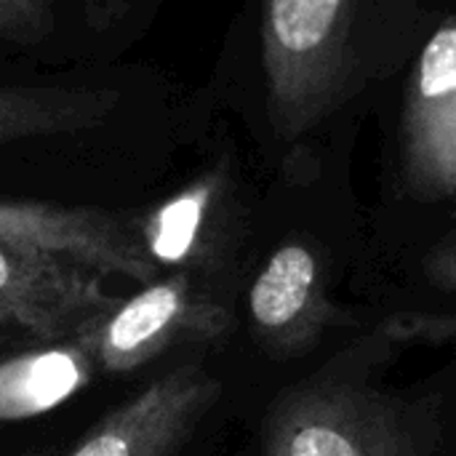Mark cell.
<instances>
[{
    "instance_id": "6da1fadb",
    "label": "cell",
    "mask_w": 456,
    "mask_h": 456,
    "mask_svg": "<svg viewBox=\"0 0 456 456\" xmlns=\"http://www.w3.org/2000/svg\"><path fill=\"white\" fill-rule=\"evenodd\" d=\"M139 219L45 200L0 198V329L40 342L77 337L120 297L107 278H158Z\"/></svg>"
},
{
    "instance_id": "7a4b0ae2",
    "label": "cell",
    "mask_w": 456,
    "mask_h": 456,
    "mask_svg": "<svg viewBox=\"0 0 456 456\" xmlns=\"http://www.w3.org/2000/svg\"><path fill=\"white\" fill-rule=\"evenodd\" d=\"M436 414L382 390L321 377L267 411L256 456H430Z\"/></svg>"
},
{
    "instance_id": "3957f363",
    "label": "cell",
    "mask_w": 456,
    "mask_h": 456,
    "mask_svg": "<svg viewBox=\"0 0 456 456\" xmlns=\"http://www.w3.org/2000/svg\"><path fill=\"white\" fill-rule=\"evenodd\" d=\"M358 0H265L262 64L281 136L313 128L334 104Z\"/></svg>"
},
{
    "instance_id": "277c9868",
    "label": "cell",
    "mask_w": 456,
    "mask_h": 456,
    "mask_svg": "<svg viewBox=\"0 0 456 456\" xmlns=\"http://www.w3.org/2000/svg\"><path fill=\"white\" fill-rule=\"evenodd\" d=\"M230 329V313L200 294L190 275L174 273L144 283L128 299H118L91 321L77 339L88 347L99 371L131 374L174 347L214 342Z\"/></svg>"
},
{
    "instance_id": "5b68a950",
    "label": "cell",
    "mask_w": 456,
    "mask_h": 456,
    "mask_svg": "<svg viewBox=\"0 0 456 456\" xmlns=\"http://www.w3.org/2000/svg\"><path fill=\"white\" fill-rule=\"evenodd\" d=\"M222 398L200 363H182L102 417L69 456H174Z\"/></svg>"
},
{
    "instance_id": "8992f818",
    "label": "cell",
    "mask_w": 456,
    "mask_h": 456,
    "mask_svg": "<svg viewBox=\"0 0 456 456\" xmlns=\"http://www.w3.org/2000/svg\"><path fill=\"white\" fill-rule=\"evenodd\" d=\"M403 163L422 198H456V16L425 43L403 107Z\"/></svg>"
},
{
    "instance_id": "52a82bcc",
    "label": "cell",
    "mask_w": 456,
    "mask_h": 456,
    "mask_svg": "<svg viewBox=\"0 0 456 456\" xmlns=\"http://www.w3.org/2000/svg\"><path fill=\"white\" fill-rule=\"evenodd\" d=\"M256 337L275 353H299L329 318L315 254L302 243L281 246L259 270L248 291Z\"/></svg>"
},
{
    "instance_id": "ba28073f",
    "label": "cell",
    "mask_w": 456,
    "mask_h": 456,
    "mask_svg": "<svg viewBox=\"0 0 456 456\" xmlns=\"http://www.w3.org/2000/svg\"><path fill=\"white\" fill-rule=\"evenodd\" d=\"M96 371L94 355L77 337L0 358V425L51 414L83 393Z\"/></svg>"
},
{
    "instance_id": "9c48e42d",
    "label": "cell",
    "mask_w": 456,
    "mask_h": 456,
    "mask_svg": "<svg viewBox=\"0 0 456 456\" xmlns=\"http://www.w3.org/2000/svg\"><path fill=\"white\" fill-rule=\"evenodd\" d=\"M120 107V91L104 86L0 88V147L96 128Z\"/></svg>"
},
{
    "instance_id": "30bf717a",
    "label": "cell",
    "mask_w": 456,
    "mask_h": 456,
    "mask_svg": "<svg viewBox=\"0 0 456 456\" xmlns=\"http://www.w3.org/2000/svg\"><path fill=\"white\" fill-rule=\"evenodd\" d=\"M219 187L222 176L206 174L139 219L144 248L158 270L163 265H184L195 254Z\"/></svg>"
},
{
    "instance_id": "8fae6325",
    "label": "cell",
    "mask_w": 456,
    "mask_h": 456,
    "mask_svg": "<svg viewBox=\"0 0 456 456\" xmlns=\"http://www.w3.org/2000/svg\"><path fill=\"white\" fill-rule=\"evenodd\" d=\"M53 0H0V32L32 37L48 29Z\"/></svg>"
},
{
    "instance_id": "7c38bea8",
    "label": "cell",
    "mask_w": 456,
    "mask_h": 456,
    "mask_svg": "<svg viewBox=\"0 0 456 456\" xmlns=\"http://www.w3.org/2000/svg\"><path fill=\"white\" fill-rule=\"evenodd\" d=\"M428 273L430 278L444 286V289H456V243L444 246L441 251H436L428 262Z\"/></svg>"
},
{
    "instance_id": "4fadbf2b",
    "label": "cell",
    "mask_w": 456,
    "mask_h": 456,
    "mask_svg": "<svg viewBox=\"0 0 456 456\" xmlns=\"http://www.w3.org/2000/svg\"><path fill=\"white\" fill-rule=\"evenodd\" d=\"M123 3L126 0H86L94 21H99V24H110L118 16V11L123 8Z\"/></svg>"
}]
</instances>
